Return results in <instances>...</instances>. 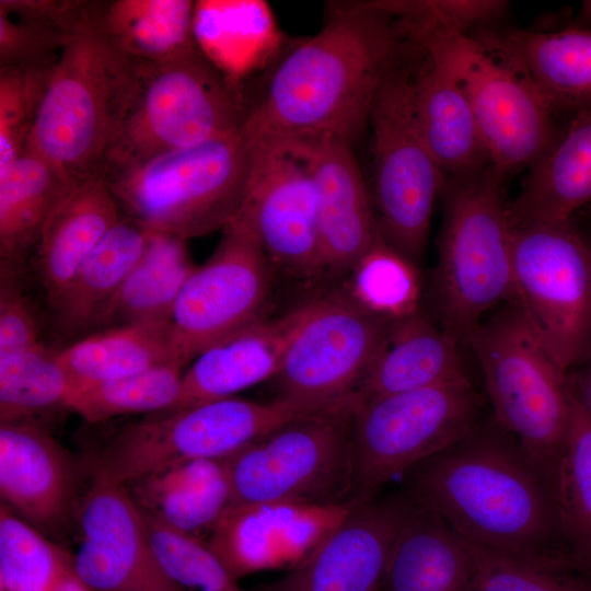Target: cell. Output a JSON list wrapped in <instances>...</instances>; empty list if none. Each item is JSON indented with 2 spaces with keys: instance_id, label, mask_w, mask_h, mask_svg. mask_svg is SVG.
<instances>
[{
  "instance_id": "cell-3",
  "label": "cell",
  "mask_w": 591,
  "mask_h": 591,
  "mask_svg": "<svg viewBox=\"0 0 591 591\" xmlns=\"http://www.w3.org/2000/svg\"><path fill=\"white\" fill-rule=\"evenodd\" d=\"M406 39L461 86L490 163L502 177L530 167L561 136L509 30L461 35L419 25Z\"/></svg>"
},
{
  "instance_id": "cell-34",
  "label": "cell",
  "mask_w": 591,
  "mask_h": 591,
  "mask_svg": "<svg viewBox=\"0 0 591 591\" xmlns=\"http://www.w3.org/2000/svg\"><path fill=\"white\" fill-rule=\"evenodd\" d=\"M152 230L121 215L81 265L54 306L69 333L90 332L95 320L143 255Z\"/></svg>"
},
{
  "instance_id": "cell-39",
  "label": "cell",
  "mask_w": 591,
  "mask_h": 591,
  "mask_svg": "<svg viewBox=\"0 0 591 591\" xmlns=\"http://www.w3.org/2000/svg\"><path fill=\"white\" fill-rule=\"evenodd\" d=\"M73 390L58 351L45 345L0 359V425L31 422L51 408L66 407Z\"/></svg>"
},
{
  "instance_id": "cell-26",
  "label": "cell",
  "mask_w": 591,
  "mask_h": 591,
  "mask_svg": "<svg viewBox=\"0 0 591 591\" xmlns=\"http://www.w3.org/2000/svg\"><path fill=\"white\" fill-rule=\"evenodd\" d=\"M139 509L166 526L206 542L232 501L228 459L182 462L126 486Z\"/></svg>"
},
{
  "instance_id": "cell-18",
  "label": "cell",
  "mask_w": 591,
  "mask_h": 591,
  "mask_svg": "<svg viewBox=\"0 0 591 591\" xmlns=\"http://www.w3.org/2000/svg\"><path fill=\"white\" fill-rule=\"evenodd\" d=\"M360 500L339 505L278 501L231 508L206 544L236 580L265 570L290 569Z\"/></svg>"
},
{
  "instance_id": "cell-15",
  "label": "cell",
  "mask_w": 591,
  "mask_h": 591,
  "mask_svg": "<svg viewBox=\"0 0 591 591\" xmlns=\"http://www.w3.org/2000/svg\"><path fill=\"white\" fill-rule=\"evenodd\" d=\"M271 267L252 221L241 210L175 302L171 321L185 367L209 346L263 317Z\"/></svg>"
},
{
  "instance_id": "cell-19",
  "label": "cell",
  "mask_w": 591,
  "mask_h": 591,
  "mask_svg": "<svg viewBox=\"0 0 591 591\" xmlns=\"http://www.w3.org/2000/svg\"><path fill=\"white\" fill-rule=\"evenodd\" d=\"M407 505L402 493L360 500L309 556L262 591H380Z\"/></svg>"
},
{
  "instance_id": "cell-17",
  "label": "cell",
  "mask_w": 591,
  "mask_h": 591,
  "mask_svg": "<svg viewBox=\"0 0 591 591\" xmlns=\"http://www.w3.org/2000/svg\"><path fill=\"white\" fill-rule=\"evenodd\" d=\"M76 521L81 540L72 567L91 591H185L161 566L126 486L92 477Z\"/></svg>"
},
{
  "instance_id": "cell-32",
  "label": "cell",
  "mask_w": 591,
  "mask_h": 591,
  "mask_svg": "<svg viewBox=\"0 0 591 591\" xmlns=\"http://www.w3.org/2000/svg\"><path fill=\"white\" fill-rule=\"evenodd\" d=\"M73 390L182 362L172 321L91 333L58 351ZM72 390V391H73Z\"/></svg>"
},
{
  "instance_id": "cell-47",
  "label": "cell",
  "mask_w": 591,
  "mask_h": 591,
  "mask_svg": "<svg viewBox=\"0 0 591 591\" xmlns=\"http://www.w3.org/2000/svg\"><path fill=\"white\" fill-rule=\"evenodd\" d=\"M53 591H91L74 572L71 557L62 567Z\"/></svg>"
},
{
  "instance_id": "cell-12",
  "label": "cell",
  "mask_w": 591,
  "mask_h": 591,
  "mask_svg": "<svg viewBox=\"0 0 591 591\" xmlns=\"http://www.w3.org/2000/svg\"><path fill=\"white\" fill-rule=\"evenodd\" d=\"M515 303L563 372L591 345V247L571 220L512 227Z\"/></svg>"
},
{
  "instance_id": "cell-30",
  "label": "cell",
  "mask_w": 591,
  "mask_h": 591,
  "mask_svg": "<svg viewBox=\"0 0 591 591\" xmlns=\"http://www.w3.org/2000/svg\"><path fill=\"white\" fill-rule=\"evenodd\" d=\"M192 0L86 1L89 21L134 60L162 62L195 49Z\"/></svg>"
},
{
  "instance_id": "cell-43",
  "label": "cell",
  "mask_w": 591,
  "mask_h": 591,
  "mask_svg": "<svg viewBox=\"0 0 591 591\" xmlns=\"http://www.w3.org/2000/svg\"><path fill=\"white\" fill-rule=\"evenodd\" d=\"M474 591H591V578L556 560L512 555L476 545Z\"/></svg>"
},
{
  "instance_id": "cell-16",
  "label": "cell",
  "mask_w": 591,
  "mask_h": 591,
  "mask_svg": "<svg viewBox=\"0 0 591 591\" xmlns=\"http://www.w3.org/2000/svg\"><path fill=\"white\" fill-rule=\"evenodd\" d=\"M242 211L273 265L303 279L324 275L318 194L304 141L253 143Z\"/></svg>"
},
{
  "instance_id": "cell-21",
  "label": "cell",
  "mask_w": 591,
  "mask_h": 591,
  "mask_svg": "<svg viewBox=\"0 0 591 591\" xmlns=\"http://www.w3.org/2000/svg\"><path fill=\"white\" fill-rule=\"evenodd\" d=\"M304 142L318 194L324 275H345L380 236L372 194L352 142L339 138Z\"/></svg>"
},
{
  "instance_id": "cell-48",
  "label": "cell",
  "mask_w": 591,
  "mask_h": 591,
  "mask_svg": "<svg viewBox=\"0 0 591 591\" xmlns=\"http://www.w3.org/2000/svg\"><path fill=\"white\" fill-rule=\"evenodd\" d=\"M560 566L564 569L579 571L591 578V556L577 557L569 553L565 554L560 560Z\"/></svg>"
},
{
  "instance_id": "cell-38",
  "label": "cell",
  "mask_w": 591,
  "mask_h": 591,
  "mask_svg": "<svg viewBox=\"0 0 591 591\" xmlns=\"http://www.w3.org/2000/svg\"><path fill=\"white\" fill-rule=\"evenodd\" d=\"M343 288L376 316L396 321L419 311L421 277L416 263L381 236L356 262Z\"/></svg>"
},
{
  "instance_id": "cell-45",
  "label": "cell",
  "mask_w": 591,
  "mask_h": 591,
  "mask_svg": "<svg viewBox=\"0 0 591 591\" xmlns=\"http://www.w3.org/2000/svg\"><path fill=\"white\" fill-rule=\"evenodd\" d=\"M424 3L439 24L461 35L497 27L510 5L503 0H424Z\"/></svg>"
},
{
  "instance_id": "cell-49",
  "label": "cell",
  "mask_w": 591,
  "mask_h": 591,
  "mask_svg": "<svg viewBox=\"0 0 591 591\" xmlns=\"http://www.w3.org/2000/svg\"><path fill=\"white\" fill-rule=\"evenodd\" d=\"M575 25L587 28L591 25V0L582 2Z\"/></svg>"
},
{
  "instance_id": "cell-31",
  "label": "cell",
  "mask_w": 591,
  "mask_h": 591,
  "mask_svg": "<svg viewBox=\"0 0 591 591\" xmlns=\"http://www.w3.org/2000/svg\"><path fill=\"white\" fill-rule=\"evenodd\" d=\"M196 267L186 240L152 231L143 255L102 310L90 334L171 321L178 294Z\"/></svg>"
},
{
  "instance_id": "cell-28",
  "label": "cell",
  "mask_w": 591,
  "mask_h": 591,
  "mask_svg": "<svg viewBox=\"0 0 591 591\" xmlns=\"http://www.w3.org/2000/svg\"><path fill=\"white\" fill-rule=\"evenodd\" d=\"M414 97L419 127L445 176L464 175L490 159L472 106L461 86L419 48Z\"/></svg>"
},
{
  "instance_id": "cell-7",
  "label": "cell",
  "mask_w": 591,
  "mask_h": 591,
  "mask_svg": "<svg viewBox=\"0 0 591 591\" xmlns=\"http://www.w3.org/2000/svg\"><path fill=\"white\" fill-rule=\"evenodd\" d=\"M248 108L242 83L224 74L198 47L162 62L137 61L136 84L103 178L234 132L244 127Z\"/></svg>"
},
{
  "instance_id": "cell-2",
  "label": "cell",
  "mask_w": 591,
  "mask_h": 591,
  "mask_svg": "<svg viewBox=\"0 0 591 591\" xmlns=\"http://www.w3.org/2000/svg\"><path fill=\"white\" fill-rule=\"evenodd\" d=\"M404 476L407 499L475 545L542 560L568 553L554 479L494 419Z\"/></svg>"
},
{
  "instance_id": "cell-1",
  "label": "cell",
  "mask_w": 591,
  "mask_h": 591,
  "mask_svg": "<svg viewBox=\"0 0 591 591\" xmlns=\"http://www.w3.org/2000/svg\"><path fill=\"white\" fill-rule=\"evenodd\" d=\"M401 46L393 18L374 1L331 4L322 28L290 49L250 101L247 136L352 142Z\"/></svg>"
},
{
  "instance_id": "cell-10",
  "label": "cell",
  "mask_w": 591,
  "mask_h": 591,
  "mask_svg": "<svg viewBox=\"0 0 591 591\" xmlns=\"http://www.w3.org/2000/svg\"><path fill=\"white\" fill-rule=\"evenodd\" d=\"M494 420L515 437L554 479L570 419L566 373L545 350L515 303L470 336Z\"/></svg>"
},
{
  "instance_id": "cell-11",
  "label": "cell",
  "mask_w": 591,
  "mask_h": 591,
  "mask_svg": "<svg viewBox=\"0 0 591 591\" xmlns=\"http://www.w3.org/2000/svg\"><path fill=\"white\" fill-rule=\"evenodd\" d=\"M312 409L275 397H225L159 412L126 427L95 460L93 476L127 486L157 470L192 460L228 459Z\"/></svg>"
},
{
  "instance_id": "cell-9",
  "label": "cell",
  "mask_w": 591,
  "mask_h": 591,
  "mask_svg": "<svg viewBox=\"0 0 591 591\" xmlns=\"http://www.w3.org/2000/svg\"><path fill=\"white\" fill-rule=\"evenodd\" d=\"M356 399L303 413L229 457L231 508L265 502L339 505L358 499Z\"/></svg>"
},
{
  "instance_id": "cell-4",
  "label": "cell",
  "mask_w": 591,
  "mask_h": 591,
  "mask_svg": "<svg viewBox=\"0 0 591 591\" xmlns=\"http://www.w3.org/2000/svg\"><path fill=\"white\" fill-rule=\"evenodd\" d=\"M136 78L137 61L89 21L84 5L51 70L24 148L73 184L103 177Z\"/></svg>"
},
{
  "instance_id": "cell-24",
  "label": "cell",
  "mask_w": 591,
  "mask_h": 591,
  "mask_svg": "<svg viewBox=\"0 0 591 591\" xmlns=\"http://www.w3.org/2000/svg\"><path fill=\"white\" fill-rule=\"evenodd\" d=\"M120 217L103 177L74 184L48 217L34 246V263L53 308Z\"/></svg>"
},
{
  "instance_id": "cell-13",
  "label": "cell",
  "mask_w": 591,
  "mask_h": 591,
  "mask_svg": "<svg viewBox=\"0 0 591 591\" xmlns=\"http://www.w3.org/2000/svg\"><path fill=\"white\" fill-rule=\"evenodd\" d=\"M470 380L356 401V495L368 499L392 479L465 437L478 424Z\"/></svg>"
},
{
  "instance_id": "cell-14",
  "label": "cell",
  "mask_w": 591,
  "mask_h": 591,
  "mask_svg": "<svg viewBox=\"0 0 591 591\" xmlns=\"http://www.w3.org/2000/svg\"><path fill=\"white\" fill-rule=\"evenodd\" d=\"M392 322L362 308L343 288L305 302L271 380L276 397L310 409L356 398Z\"/></svg>"
},
{
  "instance_id": "cell-22",
  "label": "cell",
  "mask_w": 591,
  "mask_h": 591,
  "mask_svg": "<svg viewBox=\"0 0 591 591\" xmlns=\"http://www.w3.org/2000/svg\"><path fill=\"white\" fill-rule=\"evenodd\" d=\"M302 305L275 318L264 317L201 351L183 373L176 403L167 410L234 396L278 373Z\"/></svg>"
},
{
  "instance_id": "cell-40",
  "label": "cell",
  "mask_w": 591,
  "mask_h": 591,
  "mask_svg": "<svg viewBox=\"0 0 591 591\" xmlns=\"http://www.w3.org/2000/svg\"><path fill=\"white\" fill-rule=\"evenodd\" d=\"M183 369L177 364L159 366L73 390L66 408L90 424L123 415H151L167 410L179 396Z\"/></svg>"
},
{
  "instance_id": "cell-5",
  "label": "cell",
  "mask_w": 591,
  "mask_h": 591,
  "mask_svg": "<svg viewBox=\"0 0 591 591\" xmlns=\"http://www.w3.org/2000/svg\"><path fill=\"white\" fill-rule=\"evenodd\" d=\"M493 165L447 176L433 277L441 328L465 345L486 311L515 300L512 225Z\"/></svg>"
},
{
  "instance_id": "cell-46",
  "label": "cell",
  "mask_w": 591,
  "mask_h": 591,
  "mask_svg": "<svg viewBox=\"0 0 591 591\" xmlns=\"http://www.w3.org/2000/svg\"><path fill=\"white\" fill-rule=\"evenodd\" d=\"M571 396L591 417V345L583 357L566 374Z\"/></svg>"
},
{
  "instance_id": "cell-37",
  "label": "cell",
  "mask_w": 591,
  "mask_h": 591,
  "mask_svg": "<svg viewBox=\"0 0 591 591\" xmlns=\"http://www.w3.org/2000/svg\"><path fill=\"white\" fill-rule=\"evenodd\" d=\"M570 393V392H569ZM570 419L554 484L566 551L591 556V417L571 396Z\"/></svg>"
},
{
  "instance_id": "cell-36",
  "label": "cell",
  "mask_w": 591,
  "mask_h": 591,
  "mask_svg": "<svg viewBox=\"0 0 591 591\" xmlns=\"http://www.w3.org/2000/svg\"><path fill=\"white\" fill-rule=\"evenodd\" d=\"M85 1L0 0V68L56 61Z\"/></svg>"
},
{
  "instance_id": "cell-42",
  "label": "cell",
  "mask_w": 591,
  "mask_h": 591,
  "mask_svg": "<svg viewBox=\"0 0 591 591\" xmlns=\"http://www.w3.org/2000/svg\"><path fill=\"white\" fill-rule=\"evenodd\" d=\"M143 517L154 553L177 586L185 591H245L206 542L182 534L146 513Z\"/></svg>"
},
{
  "instance_id": "cell-35",
  "label": "cell",
  "mask_w": 591,
  "mask_h": 591,
  "mask_svg": "<svg viewBox=\"0 0 591 591\" xmlns=\"http://www.w3.org/2000/svg\"><path fill=\"white\" fill-rule=\"evenodd\" d=\"M549 108L571 118L591 113V30H509Z\"/></svg>"
},
{
  "instance_id": "cell-25",
  "label": "cell",
  "mask_w": 591,
  "mask_h": 591,
  "mask_svg": "<svg viewBox=\"0 0 591 591\" xmlns=\"http://www.w3.org/2000/svg\"><path fill=\"white\" fill-rule=\"evenodd\" d=\"M457 347L420 310L393 321L356 398L364 401L468 380Z\"/></svg>"
},
{
  "instance_id": "cell-33",
  "label": "cell",
  "mask_w": 591,
  "mask_h": 591,
  "mask_svg": "<svg viewBox=\"0 0 591 591\" xmlns=\"http://www.w3.org/2000/svg\"><path fill=\"white\" fill-rule=\"evenodd\" d=\"M73 185L53 163L23 149L0 175L1 267L14 269L34 248L48 217Z\"/></svg>"
},
{
  "instance_id": "cell-8",
  "label": "cell",
  "mask_w": 591,
  "mask_h": 591,
  "mask_svg": "<svg viewBox=\"0 0 591 591\" xmlns=\"http://www.w3.org/2000/svg\"><path fill=\"white\" fill-rule=\"evenodd\" d=\"M409 44V43H408ZM403 44L371 106L372 199L382 239L418 265L447 176L417 119L414 82L420 50Z\"/></svg>"
},
{
  "instance_id": "cell-23",
  "label": "cell",
  "mask_w": 591,
  "mask_h": 591,
  "mask_svg": "<svg viewBox=\"0 0 591 591\" xmlns=\"http://www.w3.org/2000/svg\"><path fill=\"white\" fill-rule=\"evenodd\" d=\"M407 500L380 591H474L476 545Z\"/></svg>"
},
{
  "instance_id": "cell-44",
  "label": "cell",
  "mask_w": 591,
  "mask_h": 591,
  "mask_svg": "<svg viewBox=\"0 0 591 591\" xmlns=\"http://www.w3.org/2000/svg\"><path fill=\"white\" fill-rule=\"evenodd\" d=\"M42 344L36 314L26 297L1 271L0 359Z\"/></svg>"
},
{
  "instance_id": "cell-27",
  "label": "cell",
  "mask_w": 591,
  "mask_h": 591,
  "mask_svg": "<svg viewBox=\"0 0 591 591\" xmlns=\"http://www.w3.org/2000/svg\"><path fill=\"white\" fill-rule=\"evenodd\" d=\"M591 201V113L571 118L551 149L536 160L515 200L511 225L570 220Z\"/></svg>"
},
{
  "instance_id": "cell-50",
  "label": "cell",
  "mask_w": 591,
  "mask_h": 591,
  "mask_svg": "<svg viewBox=\"0 0 591 591\" xmlns=\"http://www.w3.org/2000/svg\"><path fill=\"white\" fill-rule=\"evenodd\" d=\"M588 241H589V244H590V247H591V236L588 239Z\"/></svg>"
},
{
  "instance_id": "cell-20",
  "label": "cell",
  "mask_w": 591,
  "mask_h": 591,
  "mask_svg": "<svg viewBox=\"0 0 591 591\" xmlns=\"http://www.w3.org/2000/svg\"><path fill=\"white\" fill-rule=\"evenodd\" d=\"M78 465L50 434L32 422L0 425L1 505L48 538L76 520Z\"/></svg>"
},
{
  "instance_id": "cell-6",
  "label": "cell",
  "mask_w": 591,
  "mask_h": 591,
  "mask_svg": "<svg viewBox=\"0 0 591 591\" xmlns=\"http://www.w3.org/2000/svg\"><path fill=\"white\" fill-rule=\"evenodd\" d=\"M254 146L244 127L104 179L123 215L184 240L223 230L246 198Z\"/></svg>"
},
{
  "instance_id": "cell-41",
  "label": "cell",
  "mask_w": 591,
  "mask_h": 591,
  "mask_svg": "<svg viewBox=\"0 0 591 591\" xmlns=\"http://www.w3.org/2000/svg\"><path fill=\"white\" fill-rule=\"evenodd\" d=\"M56 61L0 68V175L23 152Z\"/></svg>"
},
{
  "instance_id": "cell-29",
  "label": "cell",
  "mask_w": 591,
  "mask_h": 591,
  "mask_svg": "<svg viewBox=\"0 0 591 591\" xmlns=\"http://www.w3.org/2000/svg\"><path fill=\"white\" fill-rule=\"evenodd\" d=\"M194 38L198 49L239 83L266 66L282 40L263 0L195 1Z\"/></svg>"
}]
</instances>
